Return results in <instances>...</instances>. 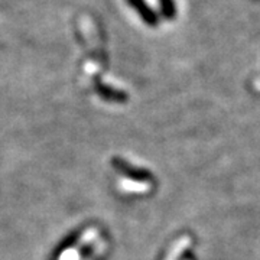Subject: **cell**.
Returning <instances> with one entry per match:
<instances>
[{
  "label": "cell",
  "mask_w": 260,
  "mask_h": 260,
  "mask_svg": "<svg viewBox=\"0 0 260 260\" xmlns=\"http://www.w3.org/2000/svg\"><path fill=\"white\" fill-rule=\"evenodd\" d=\"M162 16L165 19H174L177 16V6L174 0H158Z\"/></svg>",
  "instance_id": "obj_2"
},
{
  "label": "cell",
  "mask_w": 260,
  "mask_h": 260,
  "mask_svg": "<svg viewBox=\"0 0 260 260\" xmlns=\"http://www.w3.org/2000/svg\"><path fill=\"white\" fill-rule=\"evenodd\" d=\"M127 3H129L133 9L136 10V13L139 15L140 18H142V20H143L148 26H150V28L158 26V23H159L158 13L152 9L145 0H127Z\"/></svg>",
  "instance_id": "obj_1"
}]
</instances>
